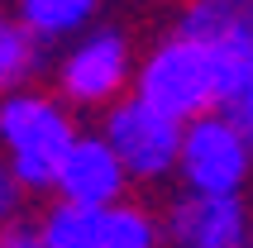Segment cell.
I'll list each match as a JSON object with an SVG mask.
<instances>
[{
  "mask_svg": "<svg viewBox=\"0 0 253 248\" xmlns=\"http://www.w3.org/2000/svg\"><path fill=\"white\" fill-rule=\"evenodd\" d=\"M100 115H105L100 120V134L115 148V158L125 163L129 181H139V186L172 181V172H177V143H182V120L153 110L134 91L110 100Z\"/></svg>",
  "mask_w": 253,
  "mask_h": 248,
  "instance_id": "obj_5",
  "label": "cell"
},
{
  "mask_svg": "<svg viewBox=\"0 0 253 248\" xmlns=\"http://www.w3.org/2000/svg\"><path fill=\"white\" fill-rule=\"evenodd\" d=\"M129 91L148 100L153 110L172 115V120H191L215 105H225V77H220V53L215 43L191 39L182 29H172L134 62Z\"/></svg>",
  "mask_w": 253,
  "mask_h": 248,
  "instance_id": "obj_2",
  "label": "cell"
},
{
  "mask_svg": "<svg viewBox=\"0 0 253 248\" xmlns=\"http://www.w3.org/2000/svg\"><path fill=\"white\" fill-rule=\"evenodd\" d=\"M220 110H225L229 120H234V124H239V129H244V134L253 138V67L244 72V82L234 86V96H229L225 105H220Z\"/></svg>",
  "mask_w": 253,
  "mask_h": 248,
  "instance_id": "obj_14",
  "label": "cell"
},
{
  "mask_svg": "<svg viewBox=\"0 0 253 248\" xmlns=\"http://www.w3.org/2000/svg\"><path fill=\"white\" fill-rule=\"evenodd\" d=\"M72 138H77V120L57 91L19 86L0 96V158L24 186V196L53 191L57 163Z\"/></svg>",
  "mask_w": 253,
  "mask_h": 248,
  "instance_id": "obj_1",
  "label": "cell"
},
{
  "mask_svg": "<svg viewBox=\"0 0 253 248\" xmlns=\"http://www.w3.org/2000/svg\"><path fill=\"white\" fill-rule=\"evenodd\" d=\"M0 248H39V215L14 210L10 220H0Z\"/></svg>",
  "mask_w": 253,
  "mask_h": 248,
  "instance_id": "obj_13",
  "label": "cell"
},
{
  "mask_svg": "<svg viewBox=\"0 0 253 248\" xmlns=\"http://www.w3.org/2000/svg\"><path fill=\"white\" fill-rule=\"evenodd\" d=\"M96 248H168L163 239V215L139 201H110L100 210V224H96Z\"/></svg>",
  "mask_w": 253,
  "mask_h": 248,
  "instance_id": "obj_10",
  "label": "cell"
},
{
  "mask_svg": "<svg viewBox=\"0 0 253 248\" xmlns=\"http://www.w3.org/2000/svg\"><path fill=\"white\" fill-rule=\"evenodd\" d=\"M100 5H105V0H10V14L43 43V48H53V43L77 39L86 24H96Z\"/></svg>",
  "mask_w": 253,
  "mask_h": 248,
  "instance_id": "obj_8",
  "label": "cell"
},
{
  "mask_svg": "<svg viewBox=\"0 0 253 248\" xmlns=\"http://www.w3.org/2000/svg\"><path fill=\"white\" fill-rule=\"evenodd\" d=\"M134 77V43L115 24H86L77 39H67L53 67V91L72 110H105L110 100L129 91Z\"/></svg>",
  "mask_w": 253,
  "mask_h": 248,
  "instance_id": "obj_4",
  "label": "cell"
},
{
  "mask_svg": "<svg viewBox=\"0 0 253 248\" xmlns=\"http://www.w3.org/2000/svg\"><path fill=\"white\" fill-rule=\"evenodd\" d=\"M129 172L125 163L115 158V148L105 143V134H82L67 143L62 163H57V177H53V196L62 201H77V206H91V210H105L110 201L129 196Z\"/></svg>",
  "mask_w": 253,
  "mask_h": 248,
  "instance_id": "obj_7",
  "label": "cell"
},
{
  "mask_svg": "<svg viewBox=\"0 0 253 248\" xmlns=\"http://www.w3.org/2000/svg\"><path fill=\"white\" fill-rule=\"evenodd\" d=\"M168 248H253V206L244 196L182 191L163 210Z\"/></svg>",
  "mask_w": 253,
  "mask_h": 248,
  "instance_id": "obj_6",
  "label": "cell"
},
{
  "mask_svg": "<svg viewBox=\"0 0 253 248\" xmlns=\"http://www.w3.org/2000/svg\"><path fill=\"white\" fill-rule=\"evenodd\" d=\"M43 72V43L29 34L10 10H0V96L34 86Z\"/></svg>",
  "mask_w": 253,
  "mask_h": 248,
  "instance_id": "obj_11",
  "label": "cell"
},
{
  "mask_svg": "<svg viewBox=\"0 0 253 248\" xmlns=\"http://www.w3.org/2000/svg\"><path fill=\"white\" fill-rule=\"evenodd\" d=\"M182 191L206 196H244L253 181V138L229 120L220 105L206 115L182 120V143H177V172Z\"/></svg>",
  "mask_w": 253,
  "mask_h": 248,
  "instance_id": "obj_3",
  "label": "cell"
},
{
  "mask_svg": "<svg viewBox=\"0 0 253 248\" xmlns=\"http://www.w3.org/2000/svg\"><path fill=\"white\" fill-rule=\"evenodd\" d=\"M96 224H100V210L57 196L39 215V248H96Z\"/></svg>",
  "mask_w": 253,
  "mask_h": 248,
  "instance_id": "obj_12",
  "label": "cell"
},
{
  "mask_svg": "<svg viewBox=\"0 0 253 248\" xmlns=\"http://www.w3.org/2000/svg\"><path fill=\"white\" fill-rule=\"evenodd\" d=\"M14 210H24V186L14 181V172L5 167V158H0V220H10Z\"/></svg>",
  "mask_w": 253,
  "mask_h": 248,
  "instance_id": "obj_15",
  "label": "cell"
},
{
  "mask_svg": "<svg viewBox=\"0 0 253 248\" xmlns=\"http://www.w3.org/2000/svg\"><path fill=\"white\" fill-rule=\"evenodd\" d=\"M172 29L206 43H249L253 48V0H186Z\"/></svg>",
  "mask_w": 253,
  "mask_h": 248,
  "instance_id": "obj_9",
  "label": "cell"
}]
</instances>
